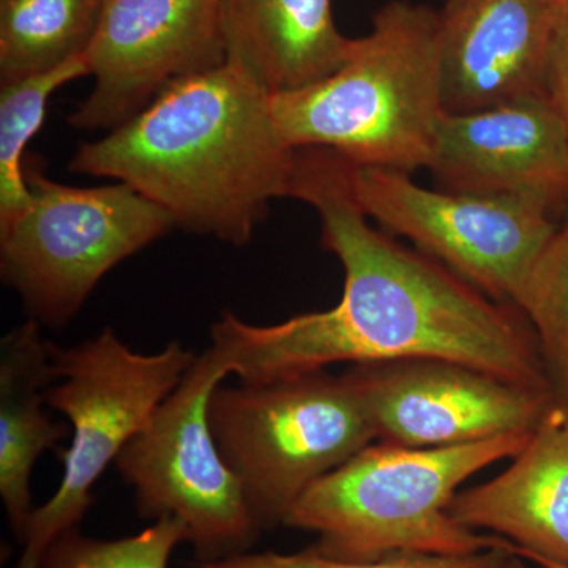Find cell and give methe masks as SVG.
I'll return each instance as SVG.
<instances>
[{
    "label": "cell",
    "instance_id": "obj_1",
    "mask_svg": "<svg viewBox=\"0 0 568 568\" xmlns=\"http://www.w3.org/2000/svg\"><path fill=\"white\" fill-rule=\"evenodd\" d=\"M290 197L315 209L323 246L345 271L342 298L334 308L274 325L223 313L212 325V346L241 383H271L336 364L436 358L556 390L517 306L493 301L446 265L373 227L342 155L297 149Z\"/></svg>",
    "mask_w": 568,
    "mask_h": 568
},
{
    "label": "cell",
    "instance_id": "obj_2",
    "mask_svg": "<svg viewBox=\"0 0 568 568\" xmlns=\"http://www.w3.org/2000/svg\"><path fill=\"white\" fill-rule=\"evenodd\" d=\"M271 97L223 63L174 82L132 121L82 144L69 170L132 186L189 233L246 245L293 183L297 151L276 126Z\"/></svg>",
    "mask_w": 568,
    "mask_h": 568
},
{
    "label": "cell",
    "instance_id": "obj_3",
    "mask_svg": "<svg viewBox=\"0 0 568 568\" xmlns=\"http://www.w3.org/2000/svg\"><path fill=\"white\" fill-rule=\"evenodd\" d=\"M284 141L327 149L354 166L413 173L429 168L446 114L437 11L392 0L368 36L353 40L342 69L316 84L271 97Z\"/></svg>",
    "mask_w": 568,
    "mask_h": 568
},
{
    "label": "cell",
    "instance_id": "obj_4",
    "mask_svg": "<svg viewBox=\"0 0 568 568\" xmlns=\"http://www.w3.org/2000/svg\"><path fill=\"white\" fill-rule=\"evenodd\" d=\"M530 433H511L443 448L369 444L315 481L284 519L316 536L325 558L369 560L394 552L465 556L503 549L525 559L504 538L459 525L448 506L463 481L517 457Z\"/></svg>",
    "mask_w": 568,
    "mask_h": 568
},
{
    "label": "cell",
    "instance_id": "obj_5",
    "mask_svg": "<svg viewBox=\"0 0 568 568\" xmlns=\"http://www.w3.org/2000/svg\"><path fill=\"white\" fill-rule=\"evenodd\" d=\"M209 422L263 532L283 526L306 489L376 440L353 387L324 369L219 386Z\"/></svg>",
    "mask_w": 568,
    "mask_h": 568
},
{
    "label": "cell",
    "instance_id": "obj_6",
    "mask_svg": "<svg viewBox=\"0 0 568 568\" xmlns=\"http://www.w3.org/2000/svg\"><path fill=\"white\" fill-rule=\"evenodd\" d=\"M196 357L181 342L160 353H136L111 327L78 346L51 343L55 383L47 403L69 418L70 446L62 455L61 484L29 519L17 568H41L52 541L78 529L95 503L93 485L148 426Z\"/></svg>",
    "mask_w": 568,
    "mask_h": 568
},
{
    "label": "cell",
    "instance_id": "obj_7",
    "mask_svg": "<svg viewBox=\"0 0 568 568\" xmlns=\"http://www.w3.org/2000/svg\"><path fill=\"white\" fill-rule=\"evenodd\" d=\"M26 179L32 203L0 227V268L31 320L55 331L108 272L175 226L125 183L81 189L51 181L37 164H26Z\"/></svg>",
    "mask_w": 568,
    "mask_h": 568
},
{
    "label": "cell",
    "instance_id": "obj_8",
    "mask_svg": "<svg viewBox=\"0 0 568 568\" xmlns=\"http://www.w3.org/2000/svg\"><path fill=\"white\" fill-rule=\"evenodd\" d=\"M230 375L226 358L209 346L114 463L141 517L185 525L197 562L250 552L263 534L209 422L211 396Z\"/></svg>",
    "mask_w": 568,
    "mask_h": 568
},
{
    "label": "cell",
    "instance_id": "obj_9",
    "mask_svg": "<svg viewBox=\"0 0 568 568\" xmlns=\"http://www.w3.org/2000/svg\"><path fill=\"white\" fill-rule=\"evenodd\" d=\"M351 186L368 219L410 239L499 304L517 306L530 268L558 230L551 209L537 201L429 190L403 171L351 164Z\"/></svg>",
    "mask_w": 568,
    "mask_h": 568
},
{
    "label": "cell",
    "instance_id": "obj_10",
    "mask_svg": "<svg viewBox=\"0 0 568 568\" xmlns=\"http://www.w3.org/2000/svg\"><path fill=\"white\" fill-rule=\"evenodd\" d=\"M84 59L93 88L69 123L112 132L174 82L226 63L223 0H103Z\"/></svg>",
    "mask_w": 568,
    "mask_h": 568
},
{
    "label": "cell",
    "instance_id": "obj_11",
    "mask_svg": "<svg viewBox=\"0 0 568 568\" xmlns=\"http://www.w3.org/2000/svg\"><path fill=\"white\" fill-rule=\"evenodd\" d=\"M343 377L364 405L376 440L410 448L534 432L558 394L436 358L351 365Z\"/></svg>",
    "mask_w": 568,
    "mask_h": 568
},
{
    "label": "cell",
    "instance_id": "obj_12",
    "mask_svg": "<svg viewBox=\"0 0 568 568\" xmlns=\"http://www.w3.org/2000/svg\"><path fill=\"white\" fill-rule=\"evenodd\" d=\"M428 170L446 192L519 197L555 211L568 200L567 130L547 95L446 112Z\"/></svg>",
    "mask_w": 568,
    "mask_h": 568
},
{
    "label": "cell",
    "instance_id": "obj_13",
    "mask_svg": "<svg viewBox=\"0 0 568 568\" xmlns=\"http://www.w3.org/2000/svg\"><path fill=\"white\" fill-rule=\"evenodd\" d=\"M556 0H447L437 11L444 110L467 114L547 95Z\"/></svg>",
    "mask_w": 568,
    "mask_h": 568
},
{
    "label": "cell",
    "instance_id": "obj_14",
    "mask_svg": "<svg viewBox=\"0 0 568 568\" xmlns=\"http://www.w3.org/2000/svg\"><path fill=\"white\" fill-rule=\"evenodd\" d=\"M511 459L487 484L457 493L448 514L517 545L541 568H568V390H558Z\"/></svg>",
    "mask_w": 568,
    "mask_h": 568
},
{
    "label": "cell",
    "instance_id": "obj_15",
    "mask_svg": "<svg viewBox=\"0 0 568 568\" xmlns=\"http://www.w3.org/2000/svg\"><path fill=\"white\" fill-rule=\"evenodd\" d=\"M226 62L275 95L342 69L353 39L336 28L332 0H223Z\"/></svg>",
    "mask_w": 568,
    "mask_h": 568
},
{
    "label": "cell",
    "instance_id": "obj_16",
    "mask_svg": "<svg viewBox=\"0 0 568 568\" xmlns=\"http://www.w3.org/2000/svg\"><path fill=\"white\" fill-rule=\"evenodd\" d=\"M54 383L51 343L37 321H26L0 345V497L20 544L36 510L33 467L67 436L65 425L44 413Z\"/></svg>",
    "mask_w": 568,
    "mask_h": 568
},
{
    "label": "cell",
    "instance_id": "obj_17",
    "mask_svg": "<svg viewBox=\"0 0 568 568\" xmlns=\"http://www.w3.org/2000/svg\"><path fill=\"white\" fill-rule=\"evenodd\" d=\"M103 0H0V85L48 73L91 44Z\"/></svg>",
    "mask_w": 568,
    "mask_h": 568
},
{
    "label": "cell",
    "instance_id": "obj_18",
    "mask_svg": "<svg viewBox=\"0 0 568 568\" xmlns=\"http://www.w3.org/2000/svg\"><path fill=\"white\" fill-rule=\"evenodd\" d=\"M89 77L84 54L59 69L0 85V227L32 203L24 152L47 118L52 93Z\"/></svg>",
    "mask_w": 568,
    "mask_h": 568
},
{
    "label": "cell",
    "instance_id": "obj_19",
    "mask_svg": "<svg viewBox=\"0 0 568 568\" xmlns=\"http://www.w3.org/2000/svg\"><path fill=\"white\" fill-rule=\"evenodd\" d=\"M556 390L568 388V219L549 239L517 302Z\"/></svg>",
    "mask_w": 568,
    "mask_h": 568
},
{
    "label": "cell",
    "instance_id": "obj_20",
    "mask_svg": "<svg viewBox=\"0 0 568 568\" xmlns=\"http://www.w3.org/2000/svg\"><path fill=\"white\" fill-rule=\"evenodd\" d=\"M181 544H189V532L174 518L156 519L140 534L115 540L71 529L52 541L41 568H168Z\"/></svg>",
    "mask_w": 568,
    "mask_h": 568
},
{
    "label": "cell",
    "instance_id": "obj_21",
    "mask_svg": "<svg viewBox=\"0 0 568 568\" xmlns=\"http://www.w3.org/2000/svg\"><path fill=\"white\" fill-rule=\"evenodd\" d=\"M503 549L476 552V555L446 556L424 552H394L369 560H339L325 558L312 547L291 552H244L222 560L197 562L193 568H503L511 558Z\"/></svg>",
    "mask_w": 568,
    "mask_h": 568
},
{
    "label": "cell",
    "instance_id": "obj_22",
    "mask_svg": "<svg viewBox=\"0 0 568 568\" xmlns=\"http://www.w3.org/2000/svg\"><path fill=\"white\" fill-rule=\"evenodd\" d=\"M547 97L568 134V7L560 13L547 70Z\"/></svg>",
    "mask_w": 568,
    "mask_h": 568
},
{
    "label": "cell",
    "instance_id": "obj_23",
    "mask_svg": "<svg viewBox=\"0 0 568 568\" xmlns=\"http://www.w3.org/2000/svg\"><path fill=\"white\" fill-rule=\"evenodd\" d=\"M503 568H526L523 566L521 558H518V556H511L510 559L507 560L506 566Z\"/></svg>",
    "mask_w": 568,
    "mask_h": 568
},
{
    "label": "cell",
    "instance_id": "obj_24",
    "mask_svg": "<svg viewBox=\"0 0 568 568\" xmlns=\"http://www.w3.org/2000/svg\"><path fill=\"white\" fill-rule=\"evenodd\" d=\"M556 2H558L559 6L568 7V0H556Z\"/></svg>",
    "mask_w": 568,
    "mask_h": 568
},
{
    "label": "cell",
    "instance_id": "obj_25",
    "mask_svg": "<svg viewBox=\"0 0 568 568\" xmlns=\"http://www.w3.org/2000/svg\"><path fill=\"white\" fill-rule=\"evenodd\" d=\"M567 390H568V388H567Z\"/></svg>",
    "mask_w": 568,
    "mask_h": 568
}]
</instances>
